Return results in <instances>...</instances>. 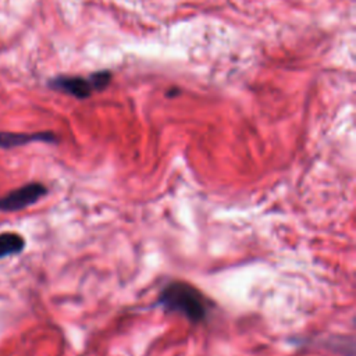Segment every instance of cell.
<instances>
[{"label": "cell", "mask_w": 356, "mask_h": 356, "mask_svg": "<svg viewBox=\"0 0 356 356\" xmlns=\"http://www.w3.org/2000/svg\"><path fill=\"white\" fill-rule=\"evenodd\" d=\"M90 78H92V81H93L95 90H103L104 88H107V85H108L110 81H111V72L107 71V70L97 71V72L90 74Z\"/></svg>", "instance_id": "6"}, {"label": "cell", "mask_w": 356, "mask_h": 356, "mask_svg": "<svg viewBox=\"0 0 356 356\" xmlns=\"http://www.w3.org/2000/svg\"><path fill=\"white\" fill-rule=\"evenodd\" d=\"M47 86L53 90L74 96L76 99H88L95 92V85L90 78L83 76H72V75H60L51 78L47 82Z\"/></svg>", "instance_id": "3"}, {"label": "cell", "mask_w": 356, "mask_h": 356, "mask_svg": "<svg viewBox=\"0 0 356 356\" xmlns=\"http://www.w3.org/2000/svg\"><path fill=\"white\" fill-rule=\"evenodd\" d=\"M25 248V239L17 232L0 234V259L21 253Z\"/></svg>", "instance_id": "5"}, {"label": "cell", "mask_w": 356, "mask_h": 356, "mask_svg": "<svg viewBox=\"0 0 356 356\" xmlns=\"http://www.w3.org/2000/svg\"><path fill=\"white\" fill-rule=\"evenodd\" d=\"M33 142H44V143H56L57 138L51 131H40V132H0V147L11 149L24 146Z\"/></svg>", "instance_id": "4"}, {"label": "cell", "mask_w": 356, "mask_h": 356, "mask_svg": "<svg viewBox=\"0 0 356 356\" xmlns=\"http://www.w3.org/2000/svg\"><path fill=\"white\" fill-rule=\"evenodd\" d=\"M172 89H174V90H172V92H167V93H165V96L171 97V96H177V95L179 93V90H177V88H172Z\"/></svg>", "instance_id": "7"}, {"label": "cell", "mask_w": 356, "mask_h": 356, "mask_svg": "<svg viewBox=\"0 0 356 356\" xmlns=\"http://www.w3.org/2000/svg\"><path fill=\"white\" fill-rule=\"evenodd\" d=\"M156 305L165 313H177L192 324L203 323L210 314V300L192 284L168 282L159 293Z\"/></svg>", "instance_id": "1"}, {"label": "cell", "mask_w": 356, "mask_h": 356, "mask_svg": "<svg viewBox=\"0 0 356 356\" xmlns=\"http://www.w3.org/2000/svg\"><path fill=\"white\" fill-rule=\"evenodd\" d=\"M47 193V188L40 182H29L15 188L0 197V211H18L35 204Z\"/></svg>", "instance_id": "2"}]
</instances>
